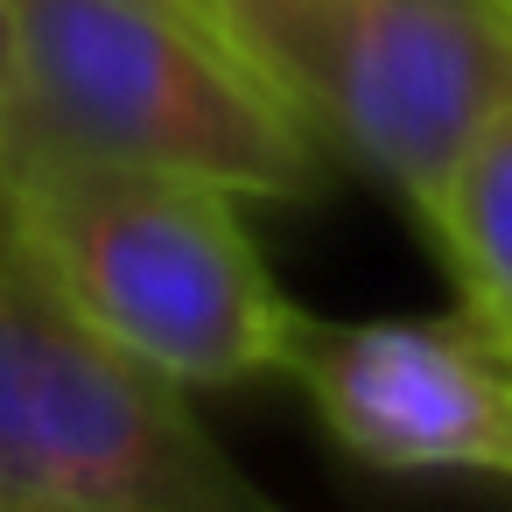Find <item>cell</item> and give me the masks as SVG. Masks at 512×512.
<instances>
[{"label":"cell","mask_w":512,"mask_h":512,"mask_svg":"<svg viewBox=\"0 0 512 512\" xmlns=\"http://www.w3.org/2000/svg\"><path fill=\"white\" fill-rule=\"evenodd\" d=\"M0 512H288L0 232Z\"/></svg>","instance_id":"277c9868"},{"label":"cell","mask_w":512,"mask_h":512,"mask_svg":"<svg viewBox=\"0 0 512 512\" xmlns=\"http://www.w3.org/2000/svg\"><path fill=\"white\" fill-rule=\"evenodd\" d=\"M232 57L295 127L435 211L449 169L512 99V0H218Z\"/></svg>","instance_id":"3957f363"},{"label":"cell","mask_w":512,"mask_h":512,"mask_svg":"<svg viewBox=\"0 0 512 512\" xmlns=\"http://www.w3.org/2000/svg\"><path fill=\"white\" fill-rule=\"evenodd\" d=\"M281 379H295L330 442L372 470L512 484V344L470 309L386 323L302 316Z\"/></svg>","instance_id":"5b68a950"},{"label":"cell","mask_w":512,"mask_h":512,"mask_svg":"<svg viewBox=\"0 0 512 512\" xmlns=\"http://www.w3.org/2000/svg\"><path fill=\"white\" fill-rule=\"evenodd\" d=\"M15 120V29H8V0H0V134Z\"/></svg>","instance_id":"52a82bcc"},{"label":"cell","mask_w":512,"mask_h":512,"mask_svg":"<svg viewBox=\"0 0 512 512\" xmlns=\"http://www.w3.org/2000/svg\"><path fill=\"white\" fill-rule=\"evenodd\" d=\"M8 29V134L204 176L232 197H323L330 155L204 22L162 8V0H8Z\"/></svg>","instance_id":"7a4b0ae2"},{"label":"cell","mask_w":512,"mask_h":512,"mask_svg":"<svg viewBox=\"0 0 512 512\" xmlns=\"http://www.w3.org/2000/svg\"><path fill=\"white\" fill-rule=\"evenodd\" d=\"M442 246L463 309L512 344V99L484 120V134L449 169L435 211L421 218Z\"/></svg>","instance_id":"8992f818"},{"label":"cell","mask_w":512,"mask_h":512,"mask_svg":"<svg viewBox=\"0 0 512 512\" xmlns=\"http://www.w3.org/2000/svg\"><path fill=\"white\" fill-rule=\"evenodd\" d=\"M0 232L120 351L176 386L274 379L302 309L267 274L239 197L141 162L0 141Z\"/></svg>","instance_id":"6da1fadb"},{"label":"cell","mask_w":512,"mask_h":512,"mask_svg":"<svg viewBox=\"0 0 512 512\" xmlns=\"http://www.w3.org/2000/svg\"><path fill=\"white\" fill-rule=\"evenodd\" d=\"M162 8H176V15H190V22H204L211 36H225V8H218V0H162Z\"/></svg>","instance_id":"ba28073f"}]
</instances>
